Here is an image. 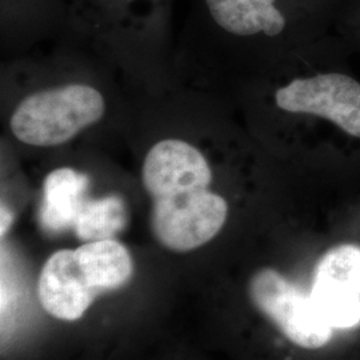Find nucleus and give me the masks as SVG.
Instances as JSON below:
<instances>
[{
	"label": "nucleus",
	"mask_w": 360,
	"mask_h": 360,
	"mask_svg": "<svg viewBox=\"0 0 360 360\" xmlns=\"http://www.w3.org/2000/svg\"><path fill=\"white\" fill-rule=\"evenodd\" d=\"M143 186L153 199L151 229L171 251H193L223 229L227 202L210 191L212 171L193 144L179 139L156 143L146 155Z\"/></svg>",
	"instance_id": "1"
},
{
	"label": "nucleus",
	"mask_w": 360,
	"mask_h": 360,
	"mask_svg": "<svg viewBox=\"0 0 360 360\" xmlns=\"http://www.w3.org/2000/svg\"><path fill=\"white\" fill-rule=\"evenodd\" d=\"M103 96L86 84H67L35 92L11 116L16 139L34 147H55L102 119Z\"/></svg>",
	"instance_id": "2"
},
{
	"label": "nucleus",
	"mask_w": 360,
	"mask_h": 360,
	"mask_svg": "<svg viewBox=\"0 0 360 360\" xmlns=\"http://www.w3.org/2000/svg\"><path fill=\"white\" fill-rule=\"evenodd\" d=\"M250 299L296 346L318 349L330 343L334 328L316 309L311 295L274 269L257 271L248 284Z\"/></svg>",
	"instance_id": "3"
},
{
	"label": "nucleus",
	"mask_w": 360,
	"mask_h": 360,
	"mask_svg": "<svg viewBox=\"0 0 360 360\" xmlns=\"http://www.w3.org/2000/svg\"><path fill=\"white\" fill-rule=\"evenodd\" d=\"M279 108L321 116L360 138V83L343 74L295 79L275 94Z\"/></svg>",
	"instance_id": "4"
},
{
	"label": "nucleus",
	"mask_w": 360,
	"mask_h": 360,
	"mask_svg": "<svg viewBox=\"0 0 360 360\" xmlns=\"http://www.w3.org/2000/svg\"><path fill=\"white\" fill-rule=\"evenodd\" d=\"M309 295L334 330L359 326V245H340L328 250L315 267Z\"/></svg>",
	"instance_id": "5"
},
{
	"label": "nucleus",
	"mask_w": 360,
	"mask_h": 360,
	"mask_svg": "<svg viewBox=\"0 0 360 360\" xmlns=\"http://www.w3.org/2000/svg\"><path fill=\"white\" fill-rule=\"evenodd\" d=\"M98 296L79 266L75 250L53 252L40 271L39 302L44 311L59 321L80 319Z\"/></svg>",
	"instance_id": "6"
},
{
	"label": "nucleus",
	"mask_w": 360,
	"mask_h": 360,
	"mask_svg": "<svg viewBox=\"0 0 360 360\" xmlns=\"http://www.w3.org/2000/svg\"><path fill=\"white\" fill-rule=\"evenodd\" d=\"M208 18L223 32L238 38H278L290 25L279 0H203Z\"/></svg>",
	"instance_id": "7"
},
{
	"label": "nucleus",
	"mask_w": 360,
	"mask_h": 360,
	"mask_svg": "<svg viewBox=\"0 0 360 360\" xmlns=\"http://www.w3.org/2000/svg\"><path fill=\"white\" fill-rule=\"evenodd\" d=\"M89 178L68 167L53 169L43 186V203L39 212L41 227L59 233L74 229L77 214L83 206Z\"/></svg>",
	"instance_id": "8"
},
{
	"label": "nucleus",
	"mask_w": 360,
	"mask_h": 360,
	"mask_svg": "<svg viewBox=\"0 0 360 360\" xmlns=\"http://www.w3.org/2000/svg\"><path fill=\"white\" fill-rule=\"evenodd\" d=\"M75 254L82 270L99 295L124 287L132 278L131 254L115 239L87 242L77 247Z\"/></svg>",
	"instance_id": "9"
},
{
	"label": "nucleus",
	"mask_w": 360,
	"mask_h": 360,
	"mask_svg": "<svg viewBox=\"0 0 360 360\" xmlns=\"http://www.w3.org/2000/svg\"><path fill=\"white\" fill-rule=\"evenodd\" d=\"M127 210L122 198L108 195L101 199H86L77 214L74 231L87 242L114 239L126 227Z\"/></svg>",
	"instance_id": "10"
},
{
	"label": "nucleus",
	"mask_w": 360,
	"mask_h": 360,
	"mask_svg": "<svg viewBox=\"0 0 360 360\" xmlns=\"http://www.w3.org/2000/svg\"><path fill=\"white\" fill-rule=\"evenodd\" d=\"M13 221V212L7 207L1 206V236H4Z\"/></svg>",
	"instance_id": "11"
}]
</instances>
